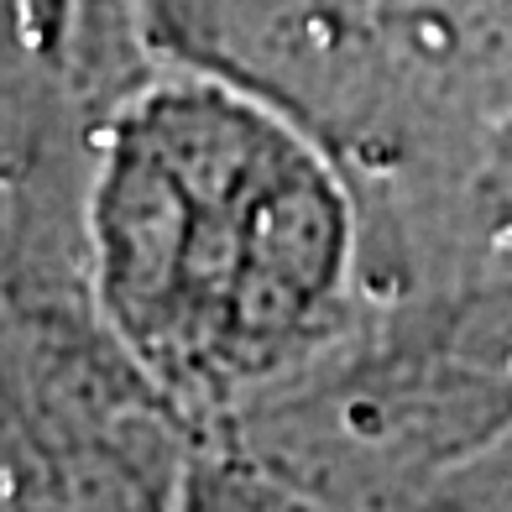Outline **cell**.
Instances as JSON below:
<instances>
[{
  "label": "cell",
  "mask_w": 512,
  "mask_h": 512,
  "mask_svg": "<svg viewBox=\"0 0 512 512\" xmlns=\"http://www.w3.org/2000/svg\"><path fill=\"white\" fill-rule=\"evenodd\" d=\"M84 267L110 335L209 445L371 314L345 157L262 95L173 58L89 136Z\"/></svg>",
  "instance_id": "6da1fadb"
},
{
  "label": "cell",
  "mask_w": 512,
  "mask_h": 512,
  "mask_svg": "<svg viewBox=\"0 0 512 512\" xmlns=\"http://www.w3.org/2000/svg\"><path fill=\"white\" fill-rule=\"evenodd\" d=\"M157 58L288 110L351 157L387 105V0H136Z\"/></svg>",
  "instance_id": "7a4b0ae2"
},
{
  "label": "cell",
  "mask_w": 512,
  "mask_h": 512,
  "mask_svg": "<svg viewBox=\"0 0 512 512\" xmlns=\"http://www.w3.org/2000/svg\"><path fill=\"white\" fill-rule=\"evenodd\" d=\"M434 507H512V429L439 486Z\"/></svg>",
  "instance_id": "3957f363"
}]
</instances>
